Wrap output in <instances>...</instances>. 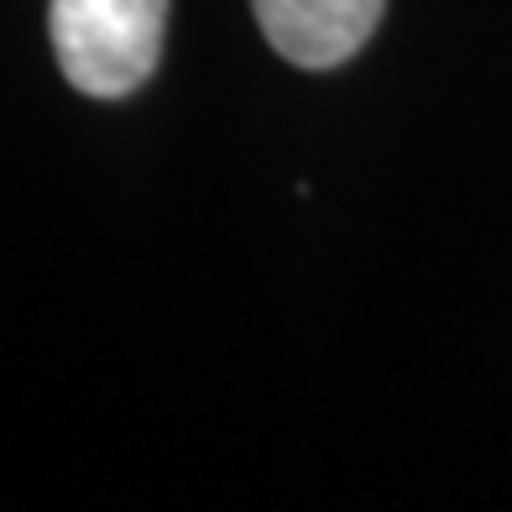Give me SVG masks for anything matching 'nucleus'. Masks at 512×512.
Masks as SVG:
<instances>
[{"mask_svg": "<svg viewBox=\"0 0 512 512\" xmlns=\"http://www.w3.org/2000/svg\"><path fill=\"white\" fill-rule=\"evenodd\" d=\"M256 27L298 68H335L366 48L387 0H251Z\"/></svg>", "mask_w": 512, "mask_h": 512, "instance_id": "2", "label": "nucleus"}, {"mask_svg": "<svg viewBox=\"0 0 512 512\" xmlns=\"http://www.w3.org/2000/svg\"><path fill=\"white\" fill-rule=\"evenodd\" d=\"M53 53L74 89L121 100L152 79L168 32V0H53Z\"/></svg>", "mask_w": 512, "mask_h": 512, "instance_id": "1", "label": "nucleus"}]
</instances>
